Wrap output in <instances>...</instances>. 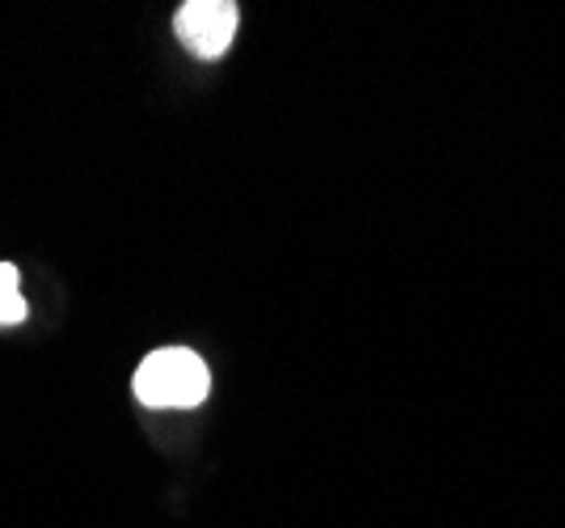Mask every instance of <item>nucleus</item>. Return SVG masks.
<instances>
[{
    "instance_id": "1",
    "label": "nucleus",
    "mask_w": 565,
    "mask_h": 528,
    "mask_svg": "<svg viewBox=\"0 0 565 528\" xmlns=\"http://www.w3.org/2000/svg\"><path fill=\"white\" fill-rule=\"evenodd\" d=\"M136 398L152 410H194L212 393V372L186 347H161L136 368Z\"/></svg>"
},
{
    "instance_id": "2",
    "label": "nucleus",
    "mask_w": 565,
    "mask_h": 528,
    "mask_svg": "<svg viewBox=\"0 0 565 528\" xmlns=\"http://www.w3.org/2000/svg\"><path fill=\"white\" fill-rule=\"evenodd\" d=\"M236 22L241 18H236L233 0H186L178 9V18H173V30H178V39L199 60H215V55H224L228 43H233Z\"/></svg>"
},
{
    "instance_id": "3",
    "label": "nucleus",
    "mask_w": 565,
    "mask_h": 528,
    "mask_svg": "<svg viewBox=\"0 0 565 528\" xmlns=\"http://www.w3.org/2000/svg\"><path fill=\"white\" fill-rule=\"evenodd\" d=\"M25 317V300L18 292V266L0 263V326H18Z\"/></svg>"
}]
</instances>
